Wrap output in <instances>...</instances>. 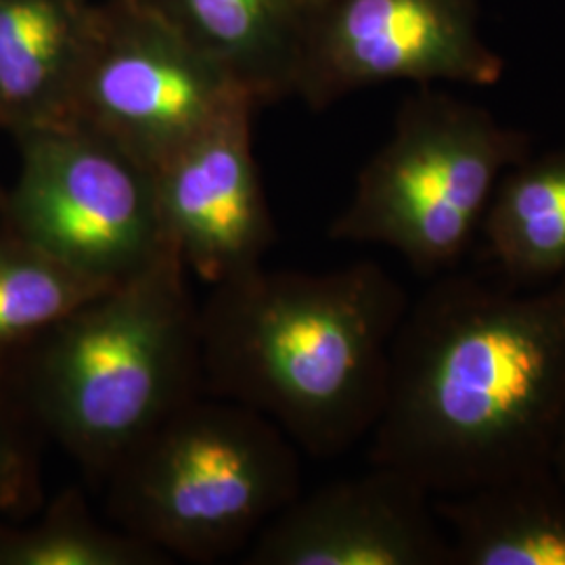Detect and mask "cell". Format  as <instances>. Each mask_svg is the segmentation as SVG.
Masks as SVG:
<instances>
[{
    "label": "cell",
    "instance_id": "17",
    "mask_svg": "<svg viewBox=\"0 0 565 565\" xmlns=\"http://www.w3.org/2000/svg\"><path fill=\"white\" fill-rule=\"evenodd\" d=\"M39 431L0 361V518H20L41 503Z\"/></svg>",
    "mask_w": 565,
    "mask_h": 565
},
{
    "label": "cell",
    "instance_id": "16",
    "mask_svg": "<svg viewBox=\"0 0 565 565\" xmlns=\"http://www.w3.org/2000/svg\"><path fill=\"white\" fill-rule=\"evenodd\" d=\"M172 559L93 515L81 488L60 492L28 525L0 524V565H168Z\"/></svg>",
    "mask_w": 565,
    "mask_h": 565
},
{
    "label": "cell",
    "instance_id": "19",
    "mask_svg": "<svg viewBox=\"0 0 565 565\" xmlns=\"http://www.w3.org/2000/svg\"><path fill=\"white\" fill-rule=\"evenodd\" d=\"M321 2H323V0H306V4H308V9H310V13H312Z\"/></svg>",
    "mask_w": 565,
    "mask_h": 565
},
{
    "label": "cell",
    "instance_id": "15",
    "mask_svg": "<svg viewBox=\"0 0 565 565\" xmlns=\"http://www.w3.org/2000/svg\"><path fill=\"white\" fill-rule=\"evenodd\" d=\"M109 287L0 226V361Z\"/></svg>",
    "mask_w": 565,
    "mask_h": 565
},
{
    "label": "cell",
    "instance_id": "6",
    "mask_svg": "<svg viewBox=\"0 0 565 565\" xmlns=\"http://www.w3.org/2000/svg\"><path fill=\"white\" fill-rule=\"evenodd\" d=\"M13 141L20 166L2 195L0 226L109 285L139 275L172 249L153 172L116 142L78 121Z\"/></svg>",
    "mask_w": 565,
    "mask_h": 565
},
{
    "label": "cell",
    "instance_id": "8",
    "mask_svg": "<svg viewBox=\"0 0 565 565\" xmlns=\"http://www.w3.org/2000/svg\"><path fill=\"white\" fill-rule=\"evenodd\" d=\"M480 18V0H323L308 18L294 97L324 109L387 82L494 86L505 60Z\"/></svg>",
    "mask_w": 565,
    "mask_h": 565
},
{
    "label": "cell",
    "instance_id": "2",
    "mask_svg": "<svg viewBox=\"0 0 565 565\" xmlns=\"http://www.w3.org/2000/svg\"><path fill=\"white\" fill-rule=\"evenodd\" d=\"M408 296L384 266L268 270L210 287L200 306L203 392L243 404L315 459L371 436Z\"/></svg>",
    "mask_w": 565,
    "mask_h": 565
},
{
    "label": "cell",
    "instance_id": "9",
    "mask_svg": "<svg viewBox=\"0 0 565 565\" xmlns=\"http://www.w3.org/2000/svg\"><path fill=\"white\" fill-rule=\"evenodd\" d=\"M256 107L228 111L153 172L163 235L207 287L263 266L277 243L252 147Z\"/></svg>",
    "mask_w": 565,
    "mask_h": 565
},
{
    "label": "cell",
    "instance_id": "12",
    "mask_svg": "<svg viewBox=\"0 0 565 565\" xmlns=\"http://www.w3.org/2000/svg\"><path fill=\"white\" fill-rule=\"evenodd\" d=\"M258 105L296 95L306 0H147Z\"/></svg>",
    "mask_w": 565,
    "mask_h": 565
},
{
    "label": "cell",
    "instance_id": "1",
    "mask_svg": "<svg viewBox=\"0 0 565 565\" xmlns=\"http://www.w3.org/2000/svg\"><path fill=\"white\" fill-rule=\"evenodd\" d=\"M565 411V279L452 270L404 312L369 461L431 497L551 471Z\"/></svg>",
    "mask_w": 565,
    "mask_h": 565
},
{
    "label": "cell",
    "instance_id": "11",
    "mask_svg": "<svg viewBox=\"0 0 565 565\" xmlns=\"http://www.w3.org/2000/svg\"><path fill=\"white\" fill-rule=\"evenodd\" d=\"M93 9L90 0H0V135L70 121Z\"/></svg>",
    "mask_w": 565,
    "mask_h": 565
},
{
    "label": "cell",
    "instance_id": "5",
    "mask_svg": "<svg viewBox=\"0 0 565 565\" xmlns=\"http://www.w3.org/2000/svg\"><path fill=\"white\" fill-rule=\"evenodd\" d=\"M532 147L530 132L497 120L482 105L419 86L359 172L329 237L387 247L429 279L459 270L497 184Z\"/></svg>",
    "mask_w": 565,
    "mask_h": 565
},
{
    "label": "cell",
    "instance_id": "7",
    "mask_svg": "<svg viewBox=\"0 0 565 565\" xmlns=\"http://www.w3.org/2000/svg\"><path fill=\"white\" fill-rule=\"evenodd\" d=\"M245 103L258 105L147 0L95 4L70 121L156 172Z\"/></svg>",
    "mask_w": 565,
    "mask_h": 565
},
{
    "label": "cell",
    "instance_id": "14",
    "mask_svg": "<svg viewBox=\"0 0 565 565\" xmlns=\"http://www.w3.org/2000/svg\"><path fill=\"white\" fill-rule=\"evenodd\" d=\"M480 237L492 277L509 287L536 289L565 279V142L507 170Z\"/></svg>",
    "mask_w": 565,
    "mask_h": 565
},
{
    "label": "cell",
    "instance_id": "10",
    "mask_svg": "<svg viewBox=\"0 0 565 565\" xmlns=\"http://www.w3.org/2000/svg\"><path fill=\"white\" fill-rule=\"evenodd\" d=\"M247 565H452L434 497L396 469L300 494L258 532Z\"/></svg>",
    "mask_w": 565,
    "mask_h": 565
},
{
    "label": "cell",
    "instance_id": "3",
    "mask_svg": "<svg viewBox=\"0 0 565 565\" xmlns=\"http://www.w3.org/2000/svg\"><path fill=\"white\" fill-rule=\"evenodd\" d=\"M186 277L168 249L4 359L32 422L93 480L203 392Z\"/></svg>",
    "mask_w": 565,
    "mask_h": 565
},
{
    "label": "cell",
    "instance_id": "18",
    "mask_svg": "<svg viewBox=\"0 0 565 565\" xmlns=\"http://www.w3.org/2000/svg\"><path fill=\"white\" fill-rule=\"evenodd\" d=\"M551 471L555 480L565 488V411L557 425L553 446H551Z\"/></svg>",
    "mask_w": 565,
    "mask_h": 565
},
{
    "label": "cell",
    "instance_id": "13",
    "mask_svg": "<svg viewBox=\"0 0 565 565\" xmlns=\"http://www.w3.org/2000/svg\"><path fill=\"white\" fill-rule=\"evenodd\" d=\"M452 565H565V488L553 471L434 497Z\"/></svg>",
    "mask_w": 565,
    "mask_h": 565
},
{
    "label": "cell",
    "instance_id": "20",
    "mask_svg": "<svg viewBox=\"0 0 565 565\" xmlns=\"http://www.w3.org/2000/svg\"><path fill=\"white\" fill-rule=\"evenodd\" d=\"M2 195H4V191H2V189H0V203H2Z\"/></svg>",
    "mask_w": 565,
    "mask_h": 565
},
{
    "label": "cell",
    "instance_id": "4",
    "mask_svg": "<svg viewBox=\"0 0 565 565\" xmlns=\"http://www.w3.org/2000/svg\"><path fill=\"white\" fill-rule=\"evenodd\" d=\"M298 450L260 413L202 392L114 467L107 515L170 559L214 564L302 494Z\"/></svg>",
    "mask_w": 565,
    "mask_h": 565
}]
</instances>
